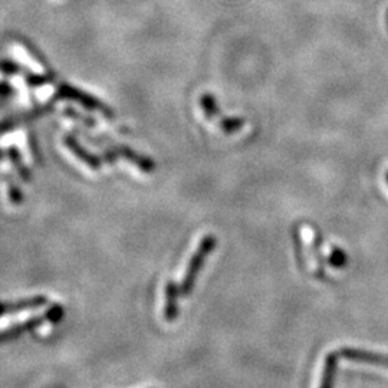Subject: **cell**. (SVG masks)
<instances>
[{"instance_id": "1", "label": "cell", "mask_w": 388, "mask_h": 388, "mask_svg": "<svg viewBox=\"0 0 388 388\" xmlns=\"http://www.w3.org/2000/svg\"><path fill=\"white\" fill-rule=\"evenodd\" d=\"M200 105H202V109L206 115V118L211 123H215L227 135L238 134L239 131H242L247 127V120L246 118H242V116L224 115L218 105L215 95L203 94L202 98H200Z\"/></svg>"}, {"instance_id": "2", "label": "cell", "mask_w": 388, "mask_h": 388, "mask_svg": "<svg viewBox=\"0 0 388 388\" xmlns=\"http://www.w3.org/2000/svg\"><path fill=\"white\" fill-rule=\"evenodd\" d=\"M215 247H216V239L213 238L211 235L206 236L200 242L197 250L194 252V255L190 259V263H188L187 270H186V275H184V278H183V281H182V283L179 286V290H180V295L182 297H186V295H188L191 292V289L194 286V282H196V278L200 274V270H202V267L204 265L206 258L211 254L213 250H215Z\"/></svg>"}, {"instance_id": "3", "label": "cell", "mask_w": 388, "mask_h": 388, "mask_svg": "<svg viewBox=\"0 0 388 388\" xmlns=\"http://www.w3.org/2000/svg\"><path fill=\"white\" fill-rule=\"evenodd\" d=\"M338 358H346L357 362H365V364H373V365H380V367H388V355H381V354H374L364 351V349H340L335 351Z\"/></svg>"}, {"instance_id": "4", "label": "cell", "mask_w": 388, "mask_h": 388, "mask_svg": "<svg viewBox=\"0 0 388 388\" xmlns=\"http://www.w3.org/2000/svg\"><path fill=\"white\" fill-rule=\"evenodd\" d=\"M46 303V299L44 297H36V298H30L26 301H21L17 303H0V317L10 314V312H21V310H28V309H35V308H41Z\"/></svg>"}, {"instance_id": "5", "label": "cell", "mask_w": 388, "mask_h": 388, "mask_svg": "<svg viewBox=\"0 0 388 388\" xmlns=\"http://www.w3.org/2000/svg\"><path fill=\"white\" fill-rule=\"evenodd\" d=\"M52 315H62V309L60 308H55L52 310V314L46 318H41V319H32V321H28L25 324H21V325H17L15 328H10L8 329V331H3V333H0V341H5V340H10L13 337H17L19 334H22L24 331H28V329H32L35 328L36 325H41L45 319H49Z\"/></svg>"}, {"instance_id": "6", "label": "cell", "mask_w": 388, "mask_h": 388, "mask_svg": "<svg viewBox=\"0 0 388 388\" xmlns=\"http://www.w3.org/2000/svg\"><path fill=\"white\" fill-rule=\"evenodd\" d=\"M180 295L179 286L170 282L166 288V308H164V317L167 321H174L177 318V298Z\"/></svg>"}, {"instance_id": "7", "label": "cell", "mask_w": 388, "mask_h": 388, "mask_svg": "<svg viewBox=\"0 0 388 388\" xmlns=\"http://www.w3.org/2000/svg\"><path fill=\"white\" fill-rule=\"evenodd\" d=\"M69 147L71 148H73L75 151H78V152H81V150L78 148V146H75V143H69ZM82 159L92 167V168H98V166H100V163H98V160H92V159H89V157H87V152H84V155H82Z\"/></svg>"}, {"instance_id": "8", "label": "cell", "mask_w": 388, "mask_h": 388, "mask_svg": "<svg viewBox=\"0 0 388 388\" xmlns=\"http://www.w3.org/2000/svg\"><path fill=\"white\" fill-rule=\"evenodd\" d=\"M385 179H387V183H388V171H387V176H385Z\"/></svg>"}]
</instances>
